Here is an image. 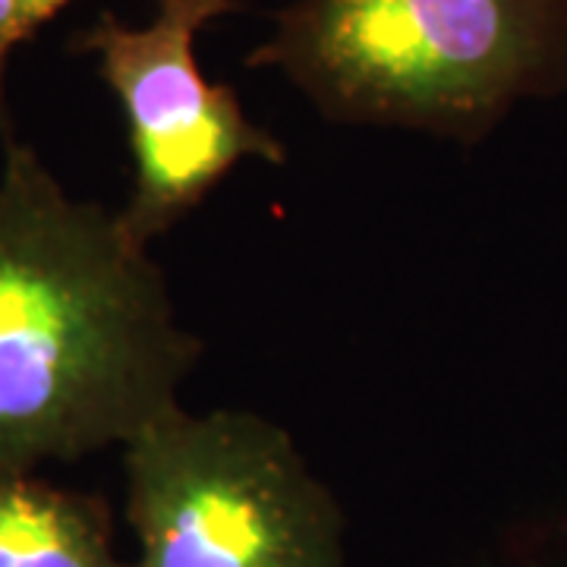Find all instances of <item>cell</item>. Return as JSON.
<instances>
[{
	"label": "cell",
	"instance_id": "3",
	"mask_svg": "<svg viewBox=\"0 0 567 567\" xmlns=\"http://www.w3.org/2000/svg\"><path fill=\"white\" fill-rule=\"evenodd\" d=\"M130 567H344V517L278 423L167 410L123 445Z\"/></svg>",
	"mask_w": 567,
	"mask_h": 567
},
{
	"label": "cell",
	"instance_id": "7",
	"mask_svg": "<svg viewBox=\"0 0 567 567\" xmlns=\"http://www.w3.org/2000/svg\"><path fill=\"white\" fill-rule=\"evenodd\" d=\"M73 0H20V44L32 39L41 25L54 20L61 10H66Z\"/></svg>",
	"mask_w": 567,
	"mask_h": 567
},
{
	"label": "cell",
	"instance_id": "2",
	"mask_svg": "<svg viewBox=\"0 0 567 567\" xmlns=\"http://www.w3.org/2000/svg\"><path fill=\"white\" fill-rule=\"evenodd\" d=\"M324 121L483 142L567 95V0H290L246 58Z\"/></svg>",
	"mask_w": 567,
	"mask_h": 567
},
{
	"label": "cell",
	"instance_id": "6",
	"mask_svg": "<svg viewBox=\"0 0 567 567\" xmlns=\"http://www.w3.org/2000/svg\"><path fill=\"white\" fill-rule=\"evenodd\" d=\"M20 0H0V136L13 140L10 133V114H7V102H3V73H7V61L10 54L20 48Z\"/></svg>",
	"mask_w": 567,
	"mask_h": 567
},
{
	"label": "cell",
	"instance_id": "4",
	"mask_svg": "<svg viewBox=\"0 0 567 567\" xmlns=\"http://www.w3.org/2000/svg\"><path fill=\"white\" fill-rule=\"evenodd\" d=\"M244 10L246 0H155L145 25L102 13L76 39L126 121L133 196L121 215L145 246L196 212L237 164L287 162L284 142L246 114L230 85L205 80L196 54L212 22Z\"/></svg>",
	"mask_w": 567,
	"mask_h": 567
},
{
	"label": "cell",
	"instance_id": "1",
	"mask_svg": "<svg viewBox=\"0 0 567 567\" xmlns=\"http://www.w3.org/2000/svg\"><path fill=\"white\" fill-rule=\"evenodd\" d=\"M203 344L121 212L73 199L3 140L0 473L126 445L174 410Z\"/></svg>",
	"mask_w": 567,
	"mask_h": 567
},
{
	"label": "cell",
	"instance_id": "5",
	"mask_svg": "<svg viewBox=\"0 0 567 567\" xmlns=\"http://www.w3.org/2000/svg\"><path fill=\"white\" fill-rule=\"evenodd\" d=\"M0 567H130L99 498L0 473Z\"/></svg>",
	"mask_w": 567,
	"mask_h": 567
}]
</instances>
